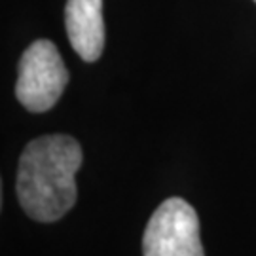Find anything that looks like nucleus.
Here are the masks:
<instances>
[{"mask_svg": "<svg viewBox=\"0 0 256 256\" xmlns=\"http://www.w3.org/2000/svg\"><path fill=\"white\" fill-rule=\"evenodd\" d=\"M82 146L68 135H46L30 140L19 158L18 198L30 218L55 222L74 207Z\"/></svg>", "mask_w": 256, "mask_h": 256, "instance_id": "f257e3e1", "label": "nucleus"}, {"mask_svg": "<svg viewBox=\"0 0 256 256\" xmlns=\"http://www.w3.org/2000/svg\"><path fill=\"white\" fill-rule=\"evenodd\" d=\"M68 84V70L50 40H36L19 59L18 101L30 112H46L59 101Z\"/></svg>", "mask_w": 256, "mask_h": 256, "instance_id": "f03ea898", "label": "nucleus"}, {"mask_svg": "<svg viewBox=\"0 0 256 256\" xmlns=\"http://www.w3.org/2000/svg\"><path fill=\"white\" fill-rule=\"evenodd\" d=\"M144 256H205L200 238V218L188 202L165 200L148 220L142 236Z\"/></svg>", "mask_w": 256, "mask_h": 256, "instance_id": "7ed1b4c3", "label": "nucleus"}, {"mask_svg": "<svg viewBox=\"0 0 256 256\" xmlns=\"http://www.w3.org/2000/svg\"><path fill=\"white\" fill-rule=\"evenodd\" d=\"M64 27L74 52L84 61H97L104 48L102 0H66Z\"/></svg>", "mask_w": 256, "mask_h": 256, "instance_id": "20e7f679", "label": "nucleus"}, {"mask_svg": "<svg viewBox=\"0 0 256 256\" xmlns=\"http://www.w3.org/2000/svg\"><path fill=\"white\" fill-rule=\"evenodd\" d=\"M254 2H256V0H254Z\"/></svg>", "mask_w": 256, "mask_h": 256, "instance_id": "39448f33", "label": "nucleus"}]
</instances>
